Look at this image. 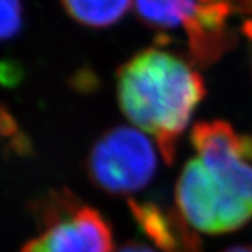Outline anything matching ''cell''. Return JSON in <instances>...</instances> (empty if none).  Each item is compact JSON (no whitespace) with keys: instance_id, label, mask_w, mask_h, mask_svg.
<instances>
[{"instance_id":"cell-3","label":"cell","mask_w":252,"mask_h":252,"mask_svg":"<svg viewBox=\"0 0 252 252\" xmlns=\"http://www.w3.org/2000/svg\"><path fill=\"white\" fill-rule=\"evenodd\" d=\"M180 215L195 231L225 234L252 219V202L230 181L207 170L199 158L189 160L175 185Z\"/></svg>"},{"instance_id":"cell-4","label":"cell","mask_w":252,"mask_h":252,"mask_svg":"<svg viewBox=\"0 0 252 252\" xmlns=\"http://www.w3.org/2000/svg\"><path fill=\"white\" fill-rule=\"evenodd\" d=\"M154 144L143 132L119 125L105 130L86 158L87 177L109 196H132L144 189L157 172Z\"/></svg>"},{"instance_id":"cell-11","label":"cell","mask_w":252,"mask_h":252,"mask_svg":"<svg viewBox=\"0 0 252 252\" xmlns=\"http://www.w3.org/2000/svg\"><path fill=\"white\" fill-rule=\"evenodd\" d=\"M117 252H157L152 247L137 241H129L118 248Z\"/></svg>"},{"instance_id":"cell-12","label":"cell","mask_w":252,"mask_h":252,"mask_svg":"<svg viewBox=\"0 0 252 252\" xmlns=\"http://www.w3.org/2000/svg\"><path fill=\"white\" fill-rule=\"evenodd\" d=\"M221 252H252V243L251 244H243V245H233L228 247Z\"/></svg>"},{"instance_id":"cell-10","label":"cell","mask_w":252,"mask_h":252,"mask_svg":"<svg viewBox=\"0 0 252 252\" xmlns=\"http://www.w3.org/2000/svg\"><path fill=\"white\" fill-rule=\"evenodd\" d=\"M16 130H17V122L10 115L7 109L0 107V135L10 137L16 133Z\"/></svg>"},{"instance_id":"cell-5","label":"cell","mask_w":252,"mask_h":252,"mask_svg":"<svg viewBox=\"0 0 252 252\" xmlns=\"http://www.w3.org/2000/svg\"><path fill=\"white\" fill-rule=\"evenodd\" d=\"M233 18L241 16L230 0H199L195 13L184 24L188 59L195 67L206 69L234 49L240 28Z\"/></svg>"},{"instance_id":"cell-7","label":"cell","mask_w":252,"mask_h":252,"mask_svg":"<svg viewBox=\"0 0 252 252\" xmlns=\"http://www.w3.org/2000/svg\"><path fill=\"white\" fill-rule=\"evenodd\" d=\"M199 0H133L136 14L144 26L167 31L188 21Z\"/></svg>"},{"instance_id":"cell-9","label":"cell","mask_w":252,"mask_h":252,"mask_svg":"<svg viewBox=\"0 0 252 252\" xmlns=\"http://www.w3.org/2000/svg\"><path fill=\"white\" fill-rule=\"evenodd\" d=\"M23 21L20 0H0V41L10 39L17 34Z\"/></svg>"},{"instance_id":"cell-6","label":"cell","mask_w":252,"mask_h":252,"mask_svg":"<svg viewBox=\"0 0 252 252\" xmlns=\"http://www.w3.org/2000/svg\"><path fill=\"white\" fill-rule=\"evenodd\" d=\"M127 203L140 231L161 252H203L196 231L180 213L149 200Z\"/></svg>"},{"instance_id":"cell-1","label":"cell","mask_w":252,"mask_h":252,"mask_svg":"<svg viewBox=\"0 0 252 252\" xmlns=\"http://www.w3.org/2000/svg\"><path fill=\"white\" fill-rule=\"evenodd\" d=\"M205 95V81L192 62L164 48H146L117 72L121 111L153 137L168 165Z\"/></svg>"},{"instance_id":"cell-8","label":"cell","mask_w":252,"mask_h":252,"mask_svg":"<svg viewBox=\"0 0 252 252\" xmlns=\"http://www.w3.org/2000/svg\"><path fill=\"white\" fill-rule=\"evenodd\" d=\"M67 14L81 26L107 28L126 14L133 0H61Z\"/></svg>"},{"instance_id":"cell-2","label":"cell","mask_w":252,"mask_h":252,"mask_svg":"<svg viewBox=\"0 0 252 252\" xmlns=\"http://www.w3.org/2000/svg\"><path fill=\"white\" fill-rule=\"evenodd\" d=\"M39 233L20 252H112L114 231L98 209L72 190H51L32 206Z\"/></svg>"}]
</instances>
